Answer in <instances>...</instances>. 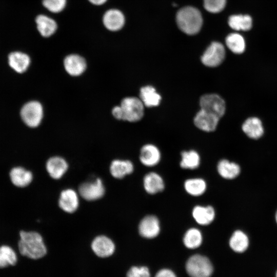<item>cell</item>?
I'll use <instances>...</instances> for the list:
<instances>
[{
    "label": "cell",
    "instance_id": "cell-1",
    "mask_svg": "<svg viewBox=\"0 0 277 277\" xmlns=\"http://www.w3.org/2000/svg\"><path fill=\"white\" fill-rule=\"evenodd\" d=\"M19 235L18 245L22 255L36 260L46 254L47 248L39 233L34 231H21Z\"/></svg>",
    "mask_w": 277,
    "mask_h": 277
},
{
    "label": "cell",
    "instance_id": "cell-2",
    "mask_svg": "<svg viewBox=\"0 0 277 277\" xmlns=\"http://www.w3.org/2000/svg\"><path fill=\"white\" fill-rule=\"evenodd\" d=\"M176 22L183 32L189 35H193L200 30L203 19L200 12L196 8L186 7L177 12Z\"/></svg>",
    "mask_w": 277,
    "mask_h": 277
},
{
    "label": "cell",
    "instance_id": "cell-3",
    "mask_svg": "<svg viewBox=\"0 0 277 277\" xmlns=\"http://www.w3.org/2000/svg\"><path fill=\"white\" fill-rule=\"evenodd\" d=\"M186 270L190 277H210L213 268L208 258L200 254H194L187 260Z\"/></svg>",
    "mask_w": 277,
    "mask_h": 277
},
{
    "label": "cell",
    "instance_id": "cell-4",
    "mask_svg": "<svg viewBox=\"0 0 277 277\" xmlns=\"http://www.w3.org/2000/svg\"><path fill=\"white\" fill-rule=\"evenodd\" d=\"M120 105L123 111V121L136 122L143 118L145 106L140 98L135 96L126 97L121 101Z\"/></svg>",
    "mask_w": 277,
    "mask_h": 277
},
{
    "label": "cell",
    "instance_id": "cell-5",
    "mask_svg": "<svg viewBox=\"0 0 277 277\" xmlns=\"http://www.w3.org/2000/svg\"><path fill=\"white\" fill-rule=\"evenodd\" d=\"M21 116L24 123L28 127L35 128L41 123L44 117V108L36 101L26 103L22 108Z\"/></svg>",
    "mask_w": 277,
    "mask_h": 277
},
{
    "label": "cell",
    "instance_id": "cell-6",
    "mask_svg": "<svg viewBox=\"0 0 277 277\" xmlns=\"http://www.w3.org/2000/svg\"><path fill=\"white\" fill-rule=\"evenodd\" d=\"M201 109L212 113L220 118L225 114L226 104L219 95L209 93L202 95L200 99Z\"/></svg>",
    "mask_w": 277,
    "mask_h": 277
},
{
    "label": "cell",
    "instance_id": "cell-7",
    "mask_svg": "<svg viewBox=\"0 0 277 277\" xmlns=\"http://www.w3.org/2000/svg\"><path fill=\"white\" fill-rule=\"evenodd\" d=\"M225 57L224 46L217 42H212L206 49L201 57L202 63L208 67L219 66Z\"/></svg>",
    "mask_w": 277,
    "mask_h": 277
},
{
    "label": "cell",
    "instance_id": "cell-8",
    "mask_svg": "<svg viewBox=\"0 0 277 277\" xmlns=\"http://www.w3.org/2000/svg\"><path fill=\"white\" fill-rule=\"evenodd\" d=\"M81 196L87 201H95L101 198L105 193L102 180L98 178L93 182L82 184L78 188Z\"/></svg>",
    "mask_w": 277,
    "mask_h": 277
},
{
    "label": "cell",
    "instance_id": "cell-9",
    "mask_svg": "<svg viewBox=\"0 0 277 277\" xmlns=\"http://www.w3.org/2000/svg\"><path fill=\"white\" fill-rule=\"evenodd\" d=\"M63 64L66 72L72 76L81 75L87 68V63L85 58L76 54H71L66 56Z\"/></svg>",
    "mask_w": 277,
    "mask_h": 277
},
{
    "label": "cell",
    "instance_id": "cell-10",
    "mask_svg": "<svg viewBox=\"0 0 277 277\" xmlns=\"http://www.w3.org/2000/svg\"><path fill=\"white\" fill-rule=\"evenodd\" d=\"M220 119L215 115L201 109L196 114L193 122L199 129L212 132L216 129Z\"/></svg>",
    "mask_w": 277,
    "mask_h": 277
},
{
    "label": "cell",
    "instance_id": "cell-11",
    "mask_svg": "<svg viewBox=\"0 0 277 277\" xmlns=\"http://www.w3.org/2000/svg\"><path fill=\"white\" fill-rule=\"evenodd\" d=\"M140 234L143 238L152 239L157 236L160 231V224L157 217L153 215L144 217L138 226Z\"/></svg>",
    "mask_w": 277,
    "mask_h": 277
},
{
    "label": "cell",
    "instance_id": "cell-12",
    "mask_svg": "<svg viewBox=\"0 0 277 277\" xmlns=\"http://www.w3.org/2000/svg\"><path fill=\"white\" fill-rule=\"evenodd\" d=\"M91 248L94 253L98 257H109L115 251L113 242L105 235L96 236L92 242Z\"/></svg>",
    "mask_w": 277,
    "mask_h": 277
},
{
    "label": "cell",
    "instance_id": "cell-13",
    "mask_svg": "<svg viewBox=\"0 0 277 277\" xmlns=\"http://www.w3.org/2000/svg\"><path fill=\"white\" fill-rule=\"evenodd\" d=\"M79 205L76 192L73 189H67L61 193L58 205L64 211L73 213L76 210Z\"/></svg>",
    "mask_w": 277,
    "mask_h": 277
},
{
    "label": "cell",
    "instance_id": "cell-14",
    "mask_svg": "<svg viewBox=\"0 0 277 277\" xmlns=\"http://www.w3.org/2000/svg\"><path fill=\"white\" fill-rule=\"evenodd\" d=\"M103 22L105 27L109 30L115 31L120 30L125 24V17L121 11L112 9L104 14Z\"/></svg>",
    "mask_w": 277,
    "mask_h": 277
},
{
    "label": "cell",
    "instance_id": "cell-15",
    "mask_svg": "<svg viewBox=\"0 0 277 277\" xmlns=\"http://www.w3.org/2000/svg\"><path fill=\"white\" fill-rule=\"evenodd\" d=\"M160 159V151L155 145L148 144L141 148L140 160L144 165L148 167L155 166L159 163Z\"/></svg>",
    "mask_w": 277,
    "mask_h": 277
},
{
    "label": "cell",
    "instance_id": "cell-16",
    "mask_svg": "<svg viewBox=\"0 0 277 277\" xmlns=\"http://www.w3.org/2000/svg\"><path fill=\"white\" fill-rule=\"evenodd\" d=\"M68 165L63 158L60 156L50 157L47 162L46 169L49 175L54 179H59L67 171Z\"/></svg>",
    "mask_w": 277,
    "mask_h": 277
},
{
    "label": "cell",
    "instance_id": "cell-17",
    "mask_svg": "<svg viewBox=\"0 0 277 277\" xmlns=\"http://www.w3.org/2000/svg\"><path fill=\"white\" fill-rule=\"evenodd\" d=\"M140 100L145 107L157 106L161 103L162 97L152 86L148 85L142 87L140 90Z\"/></svg>",
    "mask_w": 277,
    "mask_h": 277
},
{
    "label": "cell",
    "instance_id": "cell-18",
    "mask_svg": "<svg viewBox=\"0 0 277 277\" xmlns=\"http://www.w3.org/2000/svg\"><path fill=\"white\" fill-rule=\"evenodd\" d=\"M30 57L20 52H14L9 54L8 63L9 66L16 72L22 73L25 72L30 64Z\"/></svg>",
    "mask_w": 277,
    "mask_h": 277
},
{
    "label": "cell",
    "instance_id": "cell-19",
    "mask_svg": "<svg viewBox=\"0 0 277 277\" xmlns=\"http://www.w3.org/2000/svg\"><path fill=\"white\" fill-rule=\"evenodd\" d=\"M192 213L196 223L201 225H209L215 217V211L211 206H196Z\"/></svg>",
    "mask_w": 277,
    "mask_h": 277
},
{
    "label": "cell",
    "instance_id": "cell-20",
    "mask_svg": "<svg viewBox=\"0 0 277 277\" xmlns=\"http://www.w3.org/2000/svg\"><path fill=\"white\" fill-rule=\"evenodd\" d=\"M10 177L13 184L18 187H26L33 179L31 172L21 167L13 168L10 172Z\"/></svg>",
    "mask_w": 277,
    "mask_h": 277
},
{
    "label": "cell",
    "instance_id": "cell-21",
    "mask_svg": "<svg viewBox=\"0 0 277 277\" xmlns=\"http://www.w3.org/2000/svg\"><path fill=\"white\" fill-rule=\"evenodd\" d=\"M145 190L150 194H155L164 189V183L157 173L151 172L145 175L143 180Z\"/></svg>",
    "mask_w": 277,
    "mask_h": 277
},
{
    "label": "cell",
    "instance_id": "cell-22",
    "mask_svg": "<svg viewBox=\"0 0 277 277\" xmlns=\"http://www.w3.org/2000/svg\"><path fill=\"white\" fill-rule=\"evenodd\" d=\"M242 130L248 137L253 139L259 138L264 133L262 122L256 117L247 118L242 125Z\"/></svg>",
    "mask_w": 277,
    "mask_h": 277
},
{
    "label": "cell",
    "instance_id": "cell-23",
    "mask_svg": "<svg viewBox=\"0 0 277 277\" xmlns=\"http://www.w3.org/2000/svg\"><path fill=\"white\" fill-rule=\"evenodd\" d=\"M133 171V164L128 160H115L112 162L110 167L111 175L116 179H122Z\"/></svg>",
    "mask_w": 277,
    "mask_h": 277
},
{
    "label": "cell",
    "instance_id": "cell-24",
    "mask_svg": "<svg viewBox=\"0 0 277 277\" xmlns=\"http://www.w3.org/2000/svg\"><path fill=\"white\" fill-rule=\"evenodd\" d=\"M35 22L39 32L44 37L51 36L57 29L56 23L47 16L39 15L36 17Z\"/></svg>",
    "mask_w": 277,
    "mask_h": 277
},
{
    "label": "cell",
    "instance_id": "cell-25",
    "mask_svg": "<svg viewBox=\"0 0 277 277\" xmlns=\"http://www.w3.org/2000/svg\"><path fill=\"white\" fill-rule=\"evenodd\" d=\"M217 171L220 175L226 179H233L240 172V167L236 163L227 160H222L217 164Z\"/></svg>",
    "mask_w": 277,
    "mask_h": 277
},
{
    "label": "cell",
    "instance_id": "cell-26",
    "mask_svg": "<svg viewBox=\"0 0 277 277\" xmlns=\"http://www.w3.org/2000/svg\"><path fill=\"white\" fill-rule=\"evenodd\" d=\"M249 245V240L247 235L241 230L234 231L229 240V246L235 252H244Z\"/></svg>",
    "mask_w": 277,
    "mask_h": 277
},
{
    "label": "cell",
    "instance_id": "cell-27",
    "mask_svg": "<svg viewBox=\"0 0 277 277\" xmlns=\"http://www.w3.org/2000/svg\"><path fill=\"white\" fill-rule=\"evenodd\" d=\"M228 24L234 30L247 31L252 27V18L248 15H233L229 17Z\"/></svg>",
    "mask_w": 277,
    "mask_h": 277
},
{
    "label": "cell",
    "instance_id": "cell-28",
    "mask_svg": "<svg viewBox=\"0 0 277 277\" xmlns=\"http://www.w3.org/2000/svg\"><path fill=\"white\" fill-rule=\"evenodd\" d=\"M205 181L200 178L190 179L184 183V188L186 192L192 196H200L203 194L206 189Z\"/></svg>",
    "mask_w": 277,
    "mask_h": 277
},
{
    "label": "cell",
    "instance_id": "cell-29",
    "mask_svg": "<svg viewBox=\"0 0 277 277\" xmlns=\"http://www.w3.org/2000/svg\"><path fill=\"white\" fill-rule=\"evenodd\" d=\"M203 236L200 230L195 228L188 229L183 237L184 245L189 249H195L200 246Z\"/></svg>",
    "mask_w": 277,
    "mask_h": 277
},
{
    "label": "cell",
    "instance_id": "cell-30",
    "mask_svg": "<svg viewBox=\"0 0 277 277\" xmlns=\"http://www.w3.org/2000/svg\"><path fill=\"white\" fill-rule=\"evenodd\" d=\"M181 157L180 166L182 168L193 169L197 168L200 165V155L195 150L182 152Z\"/></svg>",
    "mask_w": 277,
    "mask_h": 277
},
{
    "label": "cell",
    "instance_id": "cell-31",
    "mask_svg": "<svg viewBox=\"0 0 277 277\" xmlns=\"http://www.w3.org/2000/svg\"><path fill=\"white\" fill-rule=\"evenodd\" d=\"M226 44L234 53L241 54L245 49V40L243 36L238 33L229 34L226 38Z\"/></svg>",
    "mask_w": 277,
    "mask_h": 277
},
{
    "label": "cell",
    "instance_id": "cell-32",
    "mask_svg": "<svg viewBox=\"0 0 277 277\" xmlns=\"http://www.w3.org/2000/svg\"><path fill=\"white\" fill-rule=\"evenodd\" d=\"M17 262V256L14 250L9 246L3 245L0 247V268L9 265H14Z\"/></svg>",
    "mask_w": 277,
    "mask_h": 277
},
{
    "label": "cell",
    "instance_id": "cell-33",
    "mask_svg": "<svg viewBox=\"0 0 277 277\" xmlns=\"http://www.w3.org/2000/svg\"><path fill=\"white\" fill-rule=\"evenodd\" d=\"M226 5V0H204L205 9L211 13H218L223 10Z\"/></svg>",
    "mask_w": 277,
    "mask_h": 277
},
{
    "label": "cell",
    "instance_id": "cell-34",
    "mask_svg": "<svg viewBox=\"0 0 277 277\" xmlns=\"http://www.w3.org/2000/svg\"><path fill=\"white\" fill-rule=\"evenodd\" d=\"M43 5L50 11L58 13L65 7L66 0H43Z\"/></svg>",
    "mask_w": 277,
    "mask_h": 277
},
{
    "label": "cell",
    "instance_id": "cell-35",
    "mask_svg": "<svg viewBox=\"0 0 277 277\" xmlns=\"http://www.w3.org/2000/svg\"><path fill=\"white\" fill-rule=\"evenodd\" d=\"M126 277H150V273L146 266H133L128 271Z\"/></svg>",
    "mask_w": 277,
    "mask_h": 277
},
{
    "label": "cell",
    "instance_id": "cell-36",
    "mask_svg": "<svg viewBox=\"0 0 277 277\" xmlns=\"http://www.w3.org/2000/svg\"><path fill=\"white\" fill-rule=\"evenodd\" d=\"M155 277H176L175 274L169 269H162L155 274Z\"/></svg>",
    "mask_w": 277,
    "mask_h": 277
},
{
    "label": "cell",
    "instance_id": "cell-37",
    "mask_svg": "<svg viewBox=\"0 0 277 277\" xmlns=\"http://www.w3.org/2000/svg\"><path fill=\"white\" fill-rule=\"evenodd\" d=\"M112 114L113 117L118 120H123V114L120 105L114 106L112 109Z\"/></svg>",
    "mask_w": 277,
    "mask_h": 277
},
{
    "label": "cell",
    "instance_id": "cell-38",
    "mask_svg": "<svg viewBox=\"0 0 277 277\" xmlns=\"http://www.w3.org/2000/svg\"><path fill=\"white\" fill-rule=\"evenodd\" d=\"M91 3L95 5H101L104 4L107 0H88Z\"/></svg>",
    "mask_w": 277,
    "mask_h": 277
},
{
    "label": "cell",
    "instance_id": "cell-39",
    "mask_svg": "<svg viewBox=\"0 0 277 277\" xmlns=\"http://www.w3.org/2000/svg\"><path fill=\"white\" fill-rule=\"evenodd\" d=\"M275 220H276V223H277V211H276V213L275 214Z\"/></svg>",
    "mask_w": 277,
    "mask_h": 277
},
{
    "label": "cell",
    "instance_id": "cell-40",
    "mask_svg": "<svg viewBox=\"0 0 277 277\" xmlns=\"http://www.w3.org/2000/svg\"><path fill=\"white\" fill-rule=\"evenodd\" d=\"M276 277H277V271H276Z\"/></svg>",
    "mask_w": 277,
    "mask_h": 277
}]
</instances>
